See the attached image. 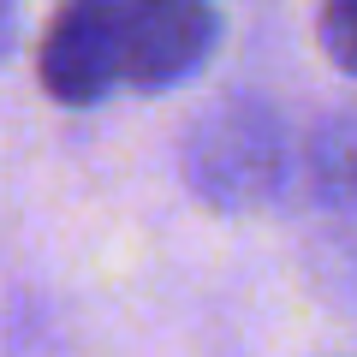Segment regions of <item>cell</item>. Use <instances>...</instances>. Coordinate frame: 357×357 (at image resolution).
Here are the masks:
<instances>
[{"label": "cell", "instance_id": "1", "mask_svg": "<svg viewBox=\"0 0 357 357\" xmlns=\"http://www.w3.org/2000/svg\"><path fill=\"white\" fill-rule=\"evenodd\" d=\"M220 42L215 0H60L36 48V77L60 107H96L119 89L191 84Z\"/></svg>", "mask_w": 357, "mask_h": 357}, {"label": "cell", "instance_id": "2", "mask_svg": "<svg viewBox=\"0 0 357 357\" xmlns=\"http://www.w3.org/2000/svg\"><path fill=\"white\" fill-rule=\"evenodd\" d=\"M178 173L203 208L250 215L298 191V137L274 102L232 89L185 126Z\"/></svg>", "mask_w": 357, "mask_h": 357}, {"label": "cell", "instance_id": "3", "mask_svg": "<svg viewBox=\"0 0 357 357\" xmlns=\"http://www.w3.org/2000/svg\"><path fill=\"white\" fill-rule=\"evenodd\" d=\"M298 185L328 208H357V107L321 119L298 143Z\"/></svg>", "mask_w": 357, "mask_h": 357}, {"label": "cell", "instance_id": "4", "mask_svg": "<svg viewBox=\"0 0 357 357\" xmlns=\"http://www.w3.org/2000/svg\"><path fill=\"white\" fill-rule=\"evenodd\" d=\"M316 36L328 48V60L345 77H357V0H321L316 6Z\"/></svg>", "mask_w": 357, "mask_h": 357}, {"label": "cell", "instance_id": "5", "mask_svg": "<svg viewBox=\"0 0 357 357\" xmlns=\"http://www.w3.org/2000/svg\"><path fill=\"white\" fill-rule=\"evenodd\" d=\"M6 24H13V0H0V42H6Z\"/></svg>", "mask_w": 357, "mask_h": 357}]
</instances>
